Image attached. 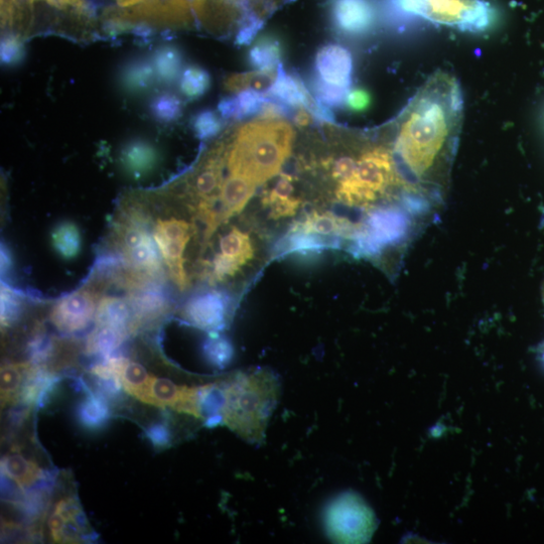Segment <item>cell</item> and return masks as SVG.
I'll return each mask as SVG.
<instances>
[{
	"label": "cell",
	"mask_w": 544,
	"mask_h": 544,
	"mask_svg": "<svg viewBox=\"0 0 544 544\" xmlns=\"http://www.w3.org/2000/svg\"><path fill=\"white\" fill-rule=\"evenodd\" d=\"M221 150L216 151L206 166L199 172L194 181L196 193L201 197L211 196L221 183Z\"/></svg>",
	"instance_id": "obj_27"
},
{
	"label": "cell",
	"mask_w": 544,
	"mask_h": 544,
	"mask_svg": "<svg viewBox=\"0 0 544 544\" xmlns=\"http://www.w3.org/2000/svg\"><path fill=\"white\" fill-rule=\"evenodd\" d=\"M318 77L333 85L349 88L352 84L353 58L339 45L323 47L316 57Z\"/></svg>",
	"instance_id": "obj_12"
},
{
	"label": "cell",
	"mask_w": 544,
	"mask_h": 544,
	"mask_svg": "<svg viewBox=\"0 0 544 544\" xmlns=\"http://www.w3.org/2000/svg\"><path fill=\"white\" fill-rule=\"evenodd\" d=\"M97 327H111L127 333L133 328L126 303L117 298L101 301L96 310Z\"/></svg>",
	"instance_id": "obj_20"
},
{
	"label": "cell",
	"mask_w": 544,
	"mask_h": 544,
	"mask_svg": "<svg viewBox=\"0 0 544 544\" xmlns=\"http://www.w3.org/2000/svg\"><path fill=\"white\" fill-rule=\"evenodd\" d=\"M463 94L457 79L438 72L400 115L394 158L405 176L441 205L459 145Z\"/></svg>",
	"instance_id": "obj_1"
},
{
	"label": "cell",
	"mask_w": 544,
	"mask_h": 544,
	"mask_svg": "<svg viewBox=\"0 0 544 544\" xmlns=\"http://www.w3.org/2000/svg\"><path fill=\"white\" fill-rule=\"evenodd\" d=\"M331 17L336 30L348 37L367 34L375 21L369 0H333Z\"/></svg>",
	"instance_id": "obj_8"
},
{
	"label": "cell",
	"mask_w": 544,
	"mask_h": 544,
	"mask_svg": "<svg viewBox=\"0 0 544 544\" xmlns=\"http://www.w3.org/2000/svg\"><path fill=\"white\" fill-rule=\"evenodd\" d=\"M33 367L30 364H11L2 369L3 407L21 401L28 377Z\"/></svg>",
	"instance_id": "obj_17"
},
{
	"label": "cell",
	"mask_w": 544,
	"mask_h": 544,
	"mask_svg": "<svg viewBox=\"0 0 544 544\" xmlns=\"http://www.w3.org/2000/svg\"><path fill=\"white\" fill-rule=\"evenodd\" d=\"M312 88L316 97L332 108L342 107L346 103L350 92L349 88L330 84L319 77L313 80Z\"/></svg>",
	"instance_id": "obj_30"
},
{
	"label": "cell",
	"mask_w": 544,
	"mask_h": 544,
	"mask_svg": "<svg viewBox=\"0 0 544 544\" xmlns=\"http://www.w3.org/2000/svg\"><path fill=\"white\" fill-rule=\"evenodd\" d=\"M221 422L252 444L262 443L280 396V383L266 371L239 374L222 382Z\"/></svg>",
	"instance_id": "obj_3"
},
{
	"label": "cell",
	"mask_w": 544,
	"mask_h": 544,
	"mask_svg": "<svg viewBox=\"0 0 544 544\" xmlns=\"http://www.w3.org/2000/svg\"><path fill=\"white\" fill-rule=\"evenodd\" d=\"M371 103L370 94L364 89H354L349 92L346 104L354 112L366 110Z\"/></svg>",
	"instance_id": "obj_42"
},
{
	"label": "cell",
	"mask_w": 544,
	"mask_h": 544,
	"mask_svg": "<svg viewBox=\"0 0 544 544\" xmlns=\"http://www.w3.org/2000/svg\"><path fill=\"white\" fill-rule=\"evenodd\" d=\"M78 420L90 430L101 429L109 420L106 401L96 395H89L78 407Z\"/></svg>",
	"instance_id": "obj_24"
},
{
	"label": "cell",
	"mask_w": 544,
	"mask_h": 544,
	"mask_svg": "<svg viewBox=\"0 0 544 544\" xmlns=\"http://www.w3.org/2000/svg\"><path fill=\"white\" fill-rule=\"evenodd\" d=\"M184 57L181 50L172 45L160 47L154 56L157 76L164 83H173L182 74Z\"/></svg>",
	"instance_id": "obj_23"
},
{
	"label": "cell",
	"mask_w": 544,
	"mask_h": 544,
	"mask_svg": "<svg viewBox=\"0 0 544 544\" xmlns=\"http://www.w3.org/2000/svg\"><path fill=\"white\" fill-rule=\"evenodd\" d=\"M205 352L209 361L215 366H226L233 355L230 342L221 337H212L205 345Z\"/></svg>",
	"instance_id": "obj_36"
},
{
	"label": "cell",
	"mask_w": 544,
	"mask_h": 544,
	"mask_svg": "<svg viewBox=\"0 0 544 544\" xmlns=\"http://www.w3.org/2000/svg\"><path fill=\"white\" fill-rule=\"evenodd\" d=\"M36 2H43L60 11L71 12L81 19L87 20L92 17L85 0H28L31 8L34 7Z\"/></svg>",
	"instance_id": "obj_39"
},
{
	"label": "cell",
	"mask_w": 544,
	"mask_h": 544,
	"mask_svg": "<svg viewBox=\"0 0 544 544\" xmlns=\"http://www.w3.org/2000/svg\"><path fill=\"white\" fill-rule=\"evenodd\" d=\"M236 98L240 107L242 119H244L259 115L267 100V95L254 90H244L237 93Z\"/></svg>",
	"instance_id": "obj_37"
},
{
	"label": "cell",
	"mask_w": 544,
	"mask_h": 544,
	"mask_svg": "<svg viewBox=\"0 0 544 544\" xmlns=\"http://www.w3.org/2000/svg\"><path fill=\"white\" fill-rule=\"evenodd\" d=\"M323 236L294 230L285 246L287 252H316L329 245Z\"/></svg>",
	"instance_id": "obj_32"
},
{
	"label": "cell",
	"mask_w": 544,
	"mask_h": 544,
	"mask_svg": "<svg viewBox=\"0 0 544 544\" xmlns=\"http://www.w3.org/2000/svg\"><path fill=\"white\" fill-rule=\"evenodd\" d=\"M357 158L345 156L338 159L333 168L332 176L340 184L350 179L357 167Z\"/></svg>",
	"instance_id": "obj_41"
},
{
	"label": "cell",
	"mask_w": 544,
	"mask_h": 544,
	"mask_svg": "<svg viewBox=\"0 0 544 544\" xmlns=\"http://www.w3.org/2000/svg\"><path fill=\"white\" fill-rule=\"evenodd\" d=\"M312 114L305 108H300L294 115V121L299 127H305L311 124Z\"/></svg>",
	"instance_id": "obj_47"
},
{
	"label": "cell",
	"mask_w": 544,
	"mask_h": 544,
	"mask_svg": "<svg viewBox=\"0 0 544 544\" xmlns=\"http://www.w3.org/2000/svg\"><path fill=\"white\" fill-rule=\"evenodd\" d=\"M175 2L190 12L194 17L202 19L206 10L207 0H175Z\"/></svg>",
	"instance_id": "obj_46"
},
{
	"label": "cell",
	"mask_w": 544,
	"mask_h": 544,
	"mask_svg": "<svg viewBox=\"0 0 544 544\" xmlns=\"http://www.w3.org/2000/svg\"><path fill=\"white\" fill-rule=\"evenodd\" d=\"M218 110L221 116L226 119H242L240 107L236 96L223 98L218 105Z\"/></svg>",
	"instance_id": "obj_43"
},
{
	"label": "cell",
	"mask_w": 544,
	"mask_h": 544,
	"mask_svg": "<svg viewBox=\"0 0 544 544\" xmlns=\"http://www.w3.org/2000/svg\"><path fill=\"white\" fill-rule=\"evenodd\" d=\"M155 241L170 270L173 281L182 289L187 278L183 254L190 240V226L177 219L159 221L154 232Z\"/></svg>",
	"instance_id": "obj_6"
},
{
	"label": "cell",
	"mask_w": 544,
	"mask_h": 544,
	"mask_svg": "<svg viewBox=\"0 0 544 544\" xmlns=\"http://www.w3.org/2000/svg\"><path fill=\"white\" fill-rule=\"evenodd\" d=\"M22 310L20 298L13 291L2 285V322L9 326L15 322Z\"/></svg>",
	"instance_id": "obj_40"
},
{
	"label": "cell",
	"mask_w": 544,
	"mask_h": 544,
	"mask_svg": "<svg viewBox=\"0 0 544 544\" xmlns=\"http://www.w3.org/2000/svg\"><path fill=\"white\" fill-rule=\"evenodd\" d=\"M323 520L328 537L337 543L369 542L377 528L373 510L355 492L333 499L325 508Z\"/></svg>",
	"instance_id": "obj_5"
},
{
	"label": "cell",
	"mask_w": 544,
	"mask_h": 544,
	"mask_svg": "<svg viewBox=\"0 0 544 544\" xmlns=\"http://www.w3.org/2000/svg\"><path fill=\"white\" fill-rule=\"evenodd\" d=\"M312 116L316 118L319 121L326 122V123H334L335 122V115L334 112L331 110V107L323 103L321 100L317 98L316 104L310 111Z\"/></svg>",
	"instance_id": "obj_45"
},
{
	"label": "cell",
	"mask_w": 544,
	"mask_h": 544,
	"mask_svg": "<svg viewBox=\"0 0 544 544\" xmlns=\"http://www.w3.org/2000/svg\"><path fill=\"white\" fill-rule=\"evenodd\" d=\"M53 245L64 258L75 257L81 246V237L76 225L64 223L53 232Z\"/></svg>",
	"instance_id": "obj_29"
},
{
	"label": "cell",
	"mask_w": 544,
	"mask_h": 544,
	"mask_svg": "<svg viewBox=\"0 0 544 544\" xmlns=\"http://www.w3.org/2000/svg\"><path fill=\"white\" fill-rule=\"evenodd\" d=\"M389 20L395 24L422 19L467 33H482L494 21L485 0H384Z\"/></svg>",
	"instance_id": "obj_4"
},
{
	"label": "cell",
	"mask_w": 544,
	"mask_h": 544,
	"mask_svg": "<svg viewBox=\"0 0 544 544\" xmlns=\"http://www.w3.org/2000/svg\"><path fill=\"white\" fill-rule=\"evenodd\" d=\"M126 334L115 328L98 327L88 340V352L110 358V355L123 343Z\"/></svg>",
	"instance_id": "obj_26"
},
{
	"label": "cell",
	"mask_w": 544,
	"mask_h": 544,
	"mask_svg": "<svg viewBox=\"0 0 544 544\" xmlns=\"http://www.w3.org/2000/svg\"><path fill=\"white\" fill-rule=\"evenodd\" d=\"M277 79L276 71H253L248 73L233 74L226 78L224 87L232 93L244 90H254L267 94Z\"/></svg>",
	"instance_id": "obj_19"
},
{
	"label": "cell",
	"mask_w": 544,
	"mask_h": 544,
	"mask_svg": "<svg viewBox=\"0 0 544 544\" xmlns=\"http://www.w3.org/2000/svg\"><path fill=\"white\" fill-rule=\"evenodd\" d=\"M25 56L24 44L21 37L6 35L2 40V62L8 66H14L23 61Z\"/></svg>",
	"instance_id": "obj_38"
},
{
	"label": "cell",
	"mask_w": 544,
	"mask_h": 544,
	"mask_svg": "<svg viewBox=\"0 0 544 544\" xmlns=\"http://www.w3.org/2000/svg\"><path fill=\"white\" fill-rule=\"evenodd\" d=\"M134 310L140 319L155 318L166 308V299L157 292H148L134 301Z\"/></svg>",
	"instance_id": "obj_33"
},
{
	"label": "cell",
	"mask_w": 544,
	"mask_h": 544,
	"mask_svg": "<svg viewBox=\"0 0 544 544\" xmlns=\"http://www.w3.org/2000/svg\"><path fill=\"white\" fill-rule=\"evenodd\" d=\"M284 47L279 38L265 35L248 52V63L256 71H276L281 64Z\"/></svg>",
	"instance_id": "obj_14"
},
{
	"label": "cell",
	"mask_w": 544,
	"mask_h": 544,
	"mask_svg": "<svg viewBox=\"0 0 544 544\" xmlns=\"http://www.w3.org/2000/svg\"><path fill=\"white\" fill-rule=\"evenodd\" d=\"M2 468L5 475L21 488H28L43 477V471L35 462L27 460L19 454L5 456L2 461Z\"/></svg>",
	"instance_id": "obj_18"
},
{
	"label": "cell",
	"mask_w": 544,
	"mask_h": 544,
	"mask_svg": "<svg viewBox=\"0 0 544 544\" xmlns=\"http://www.w3.org/2000/svg\"><path fill=\"white\" fill-rule=\"evenodd\" d=\"M227 314V302L223 295L217 292H209L190 300L186 306L184 316L195 327L216 332L225 327Z\"/></svg>",
	"instance_id": "obj_11"
},
{
	"label": "cell",
	"mask_w": 544,
	"mask_h": 544,
	"mask_svg": "<svg viewBox=\"0 0 544 544\" xmlns=\"http://www.w3.org/2000/svg\"><path fill=\"white\" fill-rule=\"evenodd\" d=\"M266 95L276 98L293 108H305L309 112L317 101V98L312 96L302 79L287 73L282 63L278 67L276 82Z\"/></svg>",
	"instance_id": "obj_13"
},
{
	"label": "cell",
	"mask_w": 544,
	"mask_h": 544,
	"mask_svg": "<svg viewBox=\"0 0 544 544\" xmlns=\"http://www.w3.org/2000/svg\"><path fill=\"white\" fill-rule=\"evenodd\" d=\"M124 167L135 175H143L149 172L157 163V152L148 143L133 142L125 147L122 152Z\"/></svg>",
	"instance_id": "obj_21"
},
{
	"label": "cell",
	"mask_w": 544,
	"mask_h": 544,
	"mask_svg": "<svg viewBox=\"0 0 544 544\" xmlns=\"http://www.w3.org/2000/svg\"><path fill=\"white\" fill-rule=\"evenodd\" d=\"M293 127L280 119H260L241 126L228 155L231 175L261 185L277 176L289 158Z\"/></svg>",
	"instance_id": "obj_2"
},
{
	"label": "cell",
	"mask_w": 544,
	"mask_h": 544,
	"mask_svg": "<svg viewBox=\"0 0 544 544\" xmlns=\"http://www.w3.org/2000/svg\"><path fill=\"white\" fill-rule=\"evenodd\" d=\"M96 311L93 297L85 292L62 300L54 309L51 320L64 333H76L86 329Z\"/></svg>",
	"instance_id": "obj_10"
},
{
	"label": "cell",
	"mask_w": 544,
	"mask_h": 544,
	"mask_svg": "<svg viewBox=\"0 0 544 544\" xmlns=\"http://www.w3.org/2000/svg\"><path fill=\"white\" fill-rule=\"evenodd\" d=\"M294 180L289 175H283L277 185L265 197L264 204L271 208V216L283 218L293 216L299 201L293 197Z\"/></svg>",
	"instance_id": "obj_16"
},
{
	"label": "cell",
	"mask_w": 544,
	"mask_h": 544,
	"mask_svg": "<svg viewBox=\"0 0 544 544\" xmlns=\"http://www.w3.org/2000/svg\"><path fill=\"white\" fill-rule=\"evenodd\" d=\"M256 185L249 180L231 175L221 187V200L225 209V216L239 213L251 199Z\"/></svg>",
	"instance_id": "obj_15"
},
{
	"label": "cell",
	"mask_w": 544,
	"mask_h": 544,
	"mask_svg": "<svg viewBox=\"0 0 544 544\" xmlns=\"http://www.w3.org/2000/svg\"><path fill=\"white\" fill-rule=\"evenodd\" d=\"M264 20L259 13H251L239 20L235 43L238 46H249L260 30Z\"/></svg>",
	"instance_id": "obj_35"
},
{
	"label": "cell",
	"mask_w": 544,
	"mask_h": 544,
	"mask_svg": "<svg viewBox=\"0 0 544 544\" xmlns=\"http://www.w3.org/2000/svg\"><path fill=\"white\" fill-rule=\"evenodd\" d=\"M148 437L157 448H166L170 444V434L162 425L151 427L148 430Z\"/></svg>",
	"instance_id": "obj_44"
},
{
	"label": "cell",
	"mask_w": 544,
	"mask_h": 544,
	"mask_svg": "<svg viewBox=\"0 0 544 544\" xmlns=\"http://www.w3.org/2000/svg\"><path fill=\"white\" fill-rule=\"evenodd\" d=\"M210 87L211 77L205 69L199 66H191L183 72L180 88L182 93L189 99L202 97Z\"/></svg>",
	"instance_id": "obj_28"
},
{
	"label": "cell",
	"mask_w": 544,
	"mask_h": 544,
	"mask_svg": "<svg viewBox=\"0 0 544 544\" xmlns=\"http://www.w3.org/2000/svg\"><path fill=\"white\" fill-rule=\"evenodd\" d=\"M183 110V103L174 94L165 93L159 95L151 104L153 115L160 121L172 122L177 120Z\"/></svg>",
	"instance_id": "obj_31"
},
{
	"label": "cell",
	"mask_w": 544,
	"mask_h": 544,
	"mask_svg": "<svg viewBox=\"0 0 544 544\" xmlns=\"http://www.w3.org/2000/svg\"><path fill=\"white\" fill-rule=\"evenodd\" d=\"M49 529L56 543H77L90 533L89 523L74 498L59 500L49 519Z\"/></svg>",
	"instance_id": "obj_7"
},
{
	"label": "cell",
	"mask_w": 544,
	"mask_h": 544,
	"mask_svg": "<svg viewBox=\"0 0 544 544\" xmlns=\"http://www.w3.org/2000/svg\"><path fill=\"white\" fill-rule=\"evenodd\" d=\"M193 128L200 140H210L221 131L222 121L214 111L204 110L195 116Z\"/></svg>",
	"instance_id": "obj_34"
},
{
	"label": "cell",
	"mask_w": 544,
	"mask_h": 544,
	"mask_svg": "<svg viewBox=\"0 0 544 544\" xmlns=\"http://www.w3.org/2000/svg\"><path fill=\"white\" fill-rule=\"evenodd\" d=\"M221 253L214 260V271L218 279L233 277L254 254L249 236L233 229L220 241Z\"/></svg>",
	"instance_id": "obj_9"
},
{
	"label": "cell",
	"mask_w": 544,
	"mask_h": 544,
	"mask_svg": "<svg viewBox=\"0 0 544 544\" xmlns=\"http://www.w3.org/2000/svg\"><path fill=\"white\" fill-rule=\"evenodd\" d=\"M156 241L149 234L138 244L127 248V257L131 264L149 272H156L161 268V261Z\"/></svg>",
	"instance_id": "obj_25"
},
{
	"label": "cell",
	"mask_w": 544,
	"mask_h": 544,
	"mask_svg": "<svg viewBox=\"0 0 544 544\" xmlns=\"http://www.w3.org/2000/svg\"><path fill=\"white\" fill-rule=\"evenodd\" d=\"M156 75L155 67L149 61H133L123 69L121 83L129 92H143L153 85Z\"/></svg>",
	"instance_id": "obj_22"
},
{
	"label": "cell",
	"mask_w": 544,
	"mask_h": 544,
	"mask_svg": "<svg viewBox=\"0 0 544 544\" xmlns=\"http://www.w3.org/2000/svg\"><path fill=\"white\" fill-rule=\"evenodd\" d=\"M13 265L12 254L6 245H2V274L7 275Z\"/></svg>",
	"instance_id": "obj_48"
}]
</instances>
